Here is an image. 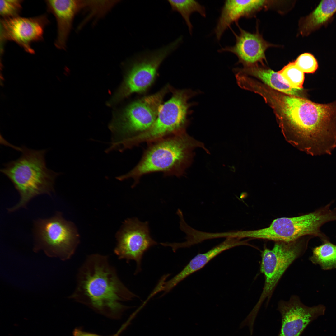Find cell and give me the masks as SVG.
Listing matches in <instances>:
<instances>
[{
	"label": "cell",
	"instance_id": "cell-1",
	"mask_svg": "<svg viewBox=\"0 0 336 336\" xmlns=\"http://www.w3.org/2000/svg\"><path fill=\"white\" fill-rule=\"evenodd\" d=\"M77 282L69 298L110 317L120 316L127 308L122 302L137 297L122 282L105 255L87 256L78 271Z\"/></svg>",
	"mask_w": 336,
	"mask_h": 336
},
{
	"label": "cell",
	"instance_id": "cell-2",
	"mask_svg": "<svg viewBox=\"0 0 336 336\" xmlns=\"http://www.w3.org/2000/svg\"><path fill=\"white\" fill-rule=\"evenodd\" d=\"M138 163L127 173L117 177L119 180L132 179L134 187L141 177L149 173L162 172L166 176L180 177L191 165L197 147L209 152L203 143L189 135L186 131L150 143Z\"/></svg>",
	"mask_w": 336,
	"mask_h": 336
},
{
	"label": "cell",
	"instance_id": "cell-3",
	"mask_svg": "<svg viewBox=\"0 0 336 336\" xmlns=\"http://www.w3.org/2000/svg\"><path fill=\"white\" fill-rule=\"evenodd\" d=\"M20 151V157L6 163L0 171L10 180L20 196L18 203L7 209L12 212L27 204L37 196L50 195L54 192L56 178L60 173L55 172L46 166L45 155L46 149H29L23 145L15 147Z\"/></svg>",
	"mask_w": 336,
	"mask_h": 336
},
{
	"label": "cell",
	"instance_id": "cell-4",
	"mask_svg": "<svg viewBox=\"0 0 336 336\" xmlns=\"http://www.w3.org/2000/svg\"><path fill=\"white\" fill-rule=\"evenodd\" d=\"M332 204L331 202L314 212L300 216L276 219L265 228L242 231V238L290 242L311 236L318 237L323 242L329 241L320 229L325 223L336 221V207L331 208Z\"/></svg>",
	"mask_w": 336,
	"mask_h": 336
},
{
	"label": "cell",
	"instance_id": "cell-5",
	"mask_svg": "<svg viewBox=\"0 0 336 336\" xmlns=\"http://www.w3.org/2000/svg\"><path fill=\"white\" fill-rule=\"evenodd\" d=\"M169 91L167 85L155 93L140 98L127 106L110 125L112 136L106 152L118 151L125 141L149 129Z\"/></svg>",
	"mask_w": 336,
	"mask_h": 336
},
{
	"label": "cell",
	"instance_id": "cell-6",
	"mask_svg": "<svg viewBox=\"0 0 336 336\" xmlns=\"http://www.w3.org/2000/svg\"><path fill=\"white\" fill-rule=\"evenodd\" d=\"M170 98L161 105L153 124L146 131L128 140L124 143L126 149L140 143H148L163 138L186 131L189 123L188 115L194 104L189 100L197 94L191 90L178 89L169 86Z\"/></svg>",
	"mask_w": 336,
	"mask_h": 336
},
{
	"label": "cell",
	"instance_id": "cell-7",
	"mask_svg": "<svg viewBox=\"0 0 336 336\" xmlns=\"http://www.w3.org/2000/svg\"><path fill=\"white\" fill-rule=\"evenodd\" d=\"M306 237L290 242H276L271 249L264 248L261 254L260 269L264 277V284L259 300L251 311L253 315H257L265 300L268 304L285 271L295 260L304 254L312 237Z\"/></svg>",
	"mask_w": 336,
	"mask_h": 336
},
{
	"label": "cell",
	"instance_id": "cell-8",
	"mask_svg": "<svg viewBox=\"0 0 336 336\" xmlns=\"http://www.w3.org/2000/svg\"><path fill=\"white\" fill-rule=\"evenodd\" d=\"M180 37L158 49L139 54L132 59L122 84L113 100L119 101L133 93H144L154 82L161 64L181 42Z\"/></svg>",
	"mask_w": 336,
	"mask_h": 336
},
{
	"label": "cell",
	"instance_id": "cell-9",
	"mask_svg": "<svg viewBox=\"0 0 336 336\" xmlns=\"http://www.w3.org/2000/svg\"><path fill=\"white\" fill-rule=\"evenodd\" d=\"M33 233L34 252L42 250L48 256L63 260L74 254L77 244V234L72 224L60 212L50 218L35 220Z\"/></svg>",
	"mask_w": 336,
	"mask_h": 336
},
{
	"label": "cell",
	"instance_id": "cell-10",
	"mask_svg": "<svg viewBox=\"0 0 336 336\" xmlns=\"http://www.w3.org/2000/svg\"><path fill=\"white\" fill-rule=\"evenodd\" d=\"M118 243L114 250L119 259L136 261V273L141 270L144 253L157 244L151 237L147 222H142L137 218L128 219L124 222L117 237Z\"/></svg>",
	"mask_w": 336,
	"mask_h": 336
},
{
	"label": "cell",
	"instance_id": "cell-11",
	"mask_svg": "<svg viewBox=\"0 0 336 336\" xmlns=\"http://www.w3.org/2000/svg\"><path fill=\"white\" fill-rule=\"evenodd\" d=\"M49 21L46 14L32 17L18 16L2 19L1 26L4 39L14 42L27 52L35 53L33 42L43 40L45 27Z\"/></svg>",
	"mask_w": 336,
	"mask_h": 336
},
{
	"label": "cell",
	"instance_id": "cell-12",
	"mask_svg": "<svg viewBox=\"0 0 336 336\" xmlns=\"http://www.w3.org/2000/svg\"><path fill=\"white\" fill-rule=\"evenodd\" d=\"M277 310L282 318L281 328L278 336H300L312 321L324 314L325 308L322 305L307 306L298 296L293 295L287 301H280Z\"/></svg>",
	"mask_w": 336,
	"mask_h": 336
},
{
	"label": "cell",
	"instance_id": "cell-13",
	"mask_svg": "<svg viewBox=\"0 0 336 336\" xmlns=\"http://www.w3.org/2000/svg\"><path fill=\"white\" fill-rule=\"evenodd\" d=\"M237 25L240 33L237 35L233 31L236 40L235 45L222 48L218 52L234 54L238 57V63H242L244 67L255 65L256 63L265 60V51L273 45L265 41L259 33H251Z\"/></svg>",
	"mask_w": 336,
	"mask_h": 336
},
{
	"label": "cell",
	"instance_id": "cell-14",
	"mask_svg": "<svg viewBox=\"0 0 336 336\" xmlns=\"http://www.w3.org/2000/svg\"><path fill=\"white\" fill-rule=\"evenodd\" d=\"M47 11L55 17L57 23V35L54 45L64 50L75 15L85 6L84 0H47Z\"/></svg>",
	"mask_w": 336,
	"mask_h": 336
},
{
	"label": "cell",
	"instance_id": "cell-15",
	"mask_svg": "<svg viewBox=\"0 0 336 336\" xmlns=\"http://www.w3.org/2000/svg\"><path fill=\"white\" fill-rule=\"evenodd\" d=\"M244 241L234 238H226L223 242L208 251L199 253L194 257L178 274L166 282H164L162 291L166 294L170 292L179 283L193 273L204 267L213 258L223 251L233 247L243 245Z\"/></svg>",
	"mask_w": 336,
	"mask_h": 336
},
{
	"label": "cell",
	"instance_id": "cell-16",
	"mask_svg": "<svg viewBox=\"0 0 336 336\" xmlns=\"http://www.w3.org/2000/svg\"><path fill=\"white\" fill-rule=\"evenodd\" d=\"M265 0H228L225 1L215 29L214 33L219 40L231 24L240 18L248 17L264 7L268 3Z\"/></svg>",
	"mask_w": 336,
	"mask_h": 336
},
{
	"label": "cell",
	"instance_id": "cell-17",
	"mask_svg": "<svg viewBox=\"0 0 336 336\" xmlns=\"http://www.w3.org/2000/svg\"><path fill=\"white\" fill-rule=\"evenodd\" d=\"M336 12V0H322L300 22V30L304 36L309 35L331 22Z\"/></svg>",
	"mask_w": 336,
	"mask_h": 336
},
{
	"label": "cell",
	"instance_id": "cell-18",
	"mask_svg": "<svg viewBox=\"0 0 336 336\" xmlns=\"http://www.w3.org/2000/svg\"><path fill=\"white\" fill-rule=\"evenodd\" d=\"M235 73L247 74L257 77L272 88L285 94L299 96L301 90L292 87L278 72L269 69L256 67L255 65L243 68H234Z\"/></svg>",
	"mask_w": 336,
	"mask_h": 336
},
{
	"label": "cell",
	"instance_id": "cell-19",
	"mask_svg": "<svg viewBox=\"0 0 336 336\" xmlns=\"http://www.w3.org/2000/svg\"><path fill=\"white\" fill-rule=\"evenodd\" d=\"M314 264L319 265L325 270L336 268V245L329 241L313 249L312 255L310 258Z\"/></svg>",
	"mask_w": 336,
	"mask_h": 336
},
{
	"label": "cell",
	"instance_id": "cell-20",
	"mask_svg": "<svg viewBox=\"0 0 336 336\" xmlns=\"http://www.w3.org/2000/svg\"><path fill=\"white\" fill-rule=\"evenodd\" d=\"M168 2L171 6L172 10L177 12L181 15L188 27L190 35L192 34L193 28L190 19L191 14L197 12L202 16L206 17L204 7L195 0H169Z\"/></svg>",
	"mask_w": 336,
	"mask_h": 336
},
{
	"label": "cell",
	"instance_id": "cell-21",
	"mask_svg": "<svg viewBox=\"0 0 336 336\" xmlns=\"http://www.w3.org/2000/svg\"><path fill=\"white\" fill-rule=\"evenodd\" d=\"M278 72L292 87L302 89L304 73L296 66L294 62H290Z\"/></svg>",
	"mask_w": 336,
	"mask_h": 336
},
{
	"label": "cell",
	"instance_id": "cell-22",
	"mask_svg": "<svg viewBox=\"0 0 336 336\" xmlns=\"http://www.w3.org/2000/svg\"><path fill=\"white\" fill-rule=\"evenodd\" d=\"M22 0H1L0 14L2 19L19 16L22 9Z\"/></svg>",
	"mask_w": 336,
	"mask_h": 336
},
{
	"label": "cell",
	"instance_id": "cell-23",
	"mask_svg": "<svg viewBox=\"0 0 336 336\" xmlns=\"http://www.w3.org/2000/svg\"><path fill=\"white\" fill-rule=\"evenodd\" d=\"M296 66L304 73H314L318 67L317 60L311 54L303 53L294 61Z\"/></svg>",
	"mask_w": 336,
	"mask_h": 336
},
{
	"label": "cell",
	"instance_id": "cell-24",
	"mask_svg": "<svg viewBox=\"0 0 336 336\" xmlns=\"http://www.w3.org/2000/svg\"><path fill=\"white\" fill-rule=\"evenodd\" d=\"M73 336H102L96 334L86 332L79 328H75L73 332Z\"/></svg>",
	"mask_w": 336,
	"mask_h": 336
},
{
	"label": "cell",
	"instance_id": "cell-25",
	"mask_svg": "<svg viewBox=\"0 0 336 336\" xmlns=\"http://www.w3.org/2000/svg\"><path fill=\"white\" fill-rule=\"evenodd\" d=\"M124 327V325L122 326L115 334L110 336H119Z\"/></svg>",
	"mask_w": 336,
	"mask_h": 336
}]
</instances>
